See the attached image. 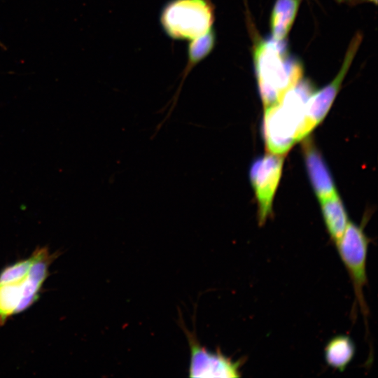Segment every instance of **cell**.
Here are the masks:
<instances>
[{
    "label": "cell",
    "instance_id": "6da1fadb",
    "mask_svg": "<svg viewBox=\"0 0 378 378\" xmlns=\"http://www.w3.org/2000/svg\"><path fill=\"white\" fill-rule=\"evenodd\" d=\"M255 75L265 108L280 102L284 95L302 78L300 62L291 56L284 40L261 41L253 52Z\"/></svg>",
    "mask_w": 378,
    "mask_h": 378
},
{
    "label": "cell",
    "instance_id": "7a4b0ae2",
    "mask_svg": "<svg viewBox=\"0 0 378 378\" xmlns=\"http://www.w3.org/2000/svg\"><path fill=\"white\" fill-rule=\"evenodd\" d=\"M304 108V100L291 92L286 93L279 104L265 108L262 134L267 151L284 155L299 141Z\"/></svg>",
    "mask_w": 378,
    "mask_h": 378
},
{
    "label": "cell",
    "instance_id": "3957f363",
    "mask_svg": "<svg viewBox=\"0 0 378 378\" xmlns=\"http://www.w3.org/2000/svg\"><path fill=\"white\" fill-rule=\"evenodd\" d=\"M214 8L209 0H172L162 11L165 32L174 39L193 40L211 29Z\"/></svg>",
    "mask_w": 378,
    "mask_h": 378
},
{
    "label": "cell",
    "instance_id": "277c9868",
    "mask_svg": "<svg viewBox=\"0 0 378 378\" xmlns=\"http://www.w3.org/2000/svg\"><path fill=\"white\" fill-rule=\"evenodd\" d=\"M369 243L370 239L363 228L349 222L342 237L335 244L351 281L356 303L359 304L364 317L368 312L363 290L368 283L366 263Z\"/></svg>",
    "mask_w": 378,
    "mask_h": 378
},
{
    "label": "cell",
    "instance_id": "5b68a950",
    "mask_svg": "<svg viewBox=\"0 0 378 378\" xmlns=\"http://www.w3.org/2000/svg\"><path fill=\"white\" fill-rule=\"evenodd\" d=\"M361 38L362 36L360 34H357L354 37L337 75L326 86L318 91L314 92L308 99L299 131V141L307 136L326 115L340 90L342 80L361 42Z\"/></svg>",
    "mask_w": 378,
    "mask_h": 378
},
{
    "label": "cell",
    "instance_id": "8992f818",
    "mask_svg": "<svg viewBox=\"0 0 378 378\" xmlns=\"http://www.w3.org/2000/svg\"><path fill=\"white\" fill-rule=\"evenodd\" d=\"M284 164L283 155L270 153L256 159L250 169V180L258 203V220L262 225L272 215V201Z\"/></svg>",
    "mask_w": 378,
    "mask_h": 378
},
{
    "label": "cell",
    "instance_id": "52a82bcc",
    "mask_svg": "<svg viewBox=\"0 0 378 378\" xmlns=\"http://www.w3.org/2000/svg\"><path fill=\"white\" fill-rule=\"evenodd\" d=\"M190 346V377H239L241 361L233 360L220 350L215 352L202 346L194 334L183 328Z\"/></svg>",
    "mask_w": 378,
    "mask_h": 378
},
{
    "label": "cell",
    "instance_id": "ba28073f",
    "mask_svg": "<svg viewBox=\"0 0 378 378\" xmlns=\"http://www.w3.org/2000/svg\"><path fill=\"white\" fill-rule=\"evenodd\" d=\"M302 139V153L313 189L319 200L329 197L337 192L332 175L312 139Z\"/></svg>",
    "mask_w": 378,
    "mask_h": 378
},
{
    "label": "cell",
    "instance_id": "9c48e42d",
    "mask_svg": "<svg viewBox=\"0 0 378 378\" xmlns=\"http://www.w3.org/2000/svg\"><path fill=\"white\" fill-rule=\"evenodd\" d=\"M31 256L33 261L28 274L22 282V297L15 314L26 310L38 299L55 255L50 253L46 247H41L37 248Z\"/></svg>",
    "mask_w": 378,
    "mask_h": 378
},
{
    "label": "cell",
    "instance_id": "30bf717a",
    "mask_svg": "<svg viewBox=\"0 0 378 378\" xmlns=\"http://www.w3.org/2000/svg\"><path fill=\"white\" fill-rule=\"evenodd\" d=\"M320 201L327 231L335 244L342 237L349 223L346 211L337 192Z\"/></svg>",
    "mask_w": 378,
    "mask_h": 378
},
{
    "label": "cell",
    "instance_id": "8fae6325",
    "mask_svg": "<svg viewBox=\"0 0 378 378\" xmlns=\"http://www.w3.org/2000/svg\"><path fill=\"white\" fill-rule=\"evenodd\" d=\"M355 353L356 346L351 337L339 335L327 343L324 349V358L329 367L343 372L353 360Z\"/></svg>",
    "mask_w": 378,
    "mask_h": 378
},
{
    "label": "cell",
    "instance_id": "7c38bea8",
    "mask_svg": "<svg viewBox=\"0 0 378 378\" xmlns=\"http://www.w3.org/2000/svg\"><path fill=\"white\" fill-rule=\"evenodd\" d=\"M300 0H276L271 15L272 38L284 40L297 14Z\"/></svg>",
    "mask_w": 378,
    "mask_h": 378
},
{
    "label": "cell",
    "instance_id": "4fadbf2b",
    "mask_svg": "<svg viewBox=\"0 0 378 378\" xmlns=\"http://www.w3.org/2000/svg\"><path fill=\"white\" fill-rule=\"evenodd\" d=\"M23 281L0 284V326H3L9 317L15 314L22 297Z\"/></svg>",
    "mask_w": 378,
    "mask_h": 378
},
{
    "label": "cell",
    "instance_id": "5bb4252c",
    "mask_svg": "<svg viewBox=\"0 0 378 378\" xmlns=\"http://www.w3.org/2000/svg\"><path fill=\"white\" fill-rule=\"evenodd\" d=\"M188 47V64L192 66L205 57L215 44V33L211 29L202 36L192 40Z\"/></svg>",
    "mask_w": 378,
    "mask_h": 378
},
{
    "label": "cell",
    "instance_id": "9a60e30c",
    "mask_svg": "<svg viewBox=\"0 0 378 378\" xmlns=\"http://www.w3.org/2000/svg\"><path fill=\"white\" fill-rule=\"evenodd\" d=\"M32 261L31 256L5 267L0 273V284L22 281L28 274Z\"/></svg>",
    "mask_w": 378,
    "mask_h": 378
}]
</instances>
